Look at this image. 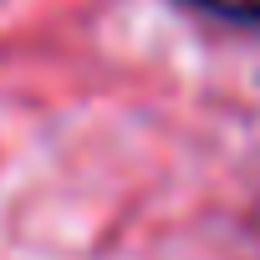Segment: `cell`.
Listing matches in <instances>:
<instances>
[{
    "mask_svg": "<svg viewBox=\"0 0 260 260\" xmlns=\"http://www.w3.org/2000/svg\"><path fill=\"white\" fill-rule=\"evenodd\" d=\"M179 6L214 16V21H230V26H260V0H179Z\"/></svg>",
    "mask_w": 260,
    "mask_h": 260,
    "instance_id": "obj_1",
    "label": "cell"
}]
</instances>
